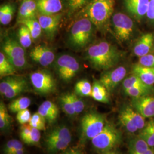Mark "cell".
<instances>
[{"label":"cell","mask_w":154,"mask_h":154,"mask_svg":"<svg viewBox=\"0 0 154 154\" xmlns=\"http://www.w3.org/2000/svg\"><path fill=\"white\" fill-rule=\"evenodd\" d=\"M122 54L116 46L106 41H101L89 46L85 57L94 69L107 71L116 66Z\"/></svg>","instance_id":"cell-1"},{"label":"cell","mask_w":154,"mask_h":154,"mask_svg":"<svg viewBox=\"0 0 154 154\" xmlns=\"http://www.w3.org/2000/svg\"><path fill=\"white\" fill-rule=\"evenodd\" d=\"M116 0H91L82 9L83 15L97 28H103L114 10Z\"/></svg>","instance_id":"cell-2"},{"label":"cell","mask_w":154,"mask_h":154,"mask_svg":"<svg viewBox=\"0 0 154 154\" xmlns=\"http://www.w3.org/2000/svg\"><path fill=\"white\" fill-rule=\"evenodd\" d=\"M93 23L87 18H82L74 22L70 30L69 44L74 49H82L92 41L94 33Z\"/></svg>","instance_id":"cell-3"},{"label":"cell","mask_w":154,"mask_h":154,"mask_svg":"<svg viewBox=\"0 0 154 154\" xmlns=\"http://www.w3.org/2000/svg\"><path fill=\"white\" fill-rule=\"evenodd\" d=\"M121 141V132L113 123L106 122L103 130L91 139V143L94 149L103 153L114 150Z\"/></svg>","instance_id":"cell-4"},{"label":"cell","mask_w":154,"mask_h":154,"mask_svg":"<svg viewBox=\"0 0 154 154\" xmlns=\"http://www.w3.org/2000/svg\"><path fill=\"white\" fill-rule=\"evenodd\" d=\"M106 122L103 115L97 112H89L81 120V140L85 142L91 140L104 128Z\"/></svg>","instance_id":"cell-5"},{"label":"cell","mask_w":154,"mask_h":154,"mask_svg":"<svg viewBox=\"0 0 154 154\" xmlns=\"http://www.w3.org/2000/svg\"><path fill=\"white\" fill-rule=\"evenodd\" d=\"M119 121L127 131L134 134L140 131L145 126V118L140 115L131 106H125L119 114Z\"/></svg>","instance_id":"cell-6"},{"label":"cell","mask_w":154,"mask_h":154,"mask_svg":"<svg viewBox=\"0 0 154 154\" xmlns=\"http://www.w3.org/2000/svg\"><path fill=\"white\" fill-rule=\"evenodd\" d=\"M112 23L114 34L119 41L126 42L132 37L134 24L128 16L122 13H115L112 17Z\"/></svg>","instance_id":"cell-7"},{"label":"cell","mask_w":154,"mask_h":154,"mask_svg":"<svg viewBox=\"0 0 154 154\" xmlns=\"http://www.w3.org/2000/svg\"><path fill=\"white\" fill-rule=\"evenodd\" d=\"M54 66L60 78L65 82L72 79L77 75L80 69L77 59L68 54L60 55L55 60Z\"/></svg>","instance_id":"cell-8"},{"label":"cell","mask_w":154,"mask_h":154,"mask_svg":"<svg viewBox=\"0 0 154 154\" xmlns=\"http://www.w3.org/2000/svg\"><path fill=\"white\" fill-rule=\"evenodd\" d=\"M27 89L28 83L23 77L9 76L0 83L1 94L9 99L16 97Z\"/></svg>","instance_id":"cell-9"},{"label":"cell","mask_w":154,"mask_h":154,"mask_svg":"<svg viewBox=\"0 0 154 154\" xmlns=\"http://www.w3.org/2000/svg\"><path fill=\"white\" fill-rule=\"evenodd\" d=\"M33 88L38 93L49 94L55 89V81L52 75L46 71L38 70L30 75Z\"/></svg>","instance_id":"cell-10"},{"label":"cell","mask_w":154,"mask_h":154,"mask_svg":"<svg viewBox=\"0 0 154 154\" xmlns=\"http://www.w3.org/2000/svg\"><path fill=\"white\" fill-rule=\"evenodd\" d=\"M127 72L126 67L120 66L103 73L99 81L108 91L111 92L124 79L126 75Z\"/></svg>","instance_id":"cell-11"},{"label":"cell","mask_w":154,"mask_h":154,"mask_svg":"<svg viewBox=\"0 0 154 154\" xmlns=\"http://www.w3.org/2000/svg\"><path fill=\"white\" fill-rule=\"evenodd\" d=\"M2 52L8 60L15 65L25 57V51L21 45L12 38H7L2 45Z\"/></svg>","instance_id":"cell-12"},{"label":"cell","mask_w":154,"mask_h":154,"mask_svg":"<svg viewBox=\"0 0 154 154\" xmlns=\"http://www.w3.org/2000/svg\"><path fill=\"white\" fill-rule=\"evenodd\" d=\"M131 106L145 118L154 117V94L132 98Z\"/></svg>","instance_id":"cell-13"},{"label":"cell","mask_w":154,"mask_h":154,"mask_svg":"<svg viewBox=\"0 0 154 154\" xmlns=\"http://www.w3.org/2000/svg\"><path fill=\"white\" fill-rule=\"evenodd\" d=\"M30 57L42 66H48L55 61V54L49 48L42 45L34 47L30 52Z\"/></svg>","instance_id":"cell-14"},{"label":"cell","mask_w":154,"mask_h":154,"mask_svg":"<svg viewBox=\"0 0 154 154\" xmlns=\"http://www.w3.org/2000/svg\"><path fill=\"white\" fill-rule=\"evenodd\" d=\"M37 18L42 30L50 37H53L57 32L61 22L62 14L60 13L45 15L37 14Z\"/></svg>","instance_id":"cell-15"},{"label":"cell","mask_w":154,"mask_h":154,"mask_svg":"<svg viewBox=\"0 0 154 154\" xmlns=\"http://www.w3.org/2000/svg\"><path fill=\"white\" fill-rule=\"evenodd\" d=\"M149 0H124L127 12L134 19L140 21L146 16Z\"/></svg>","instance_id":"cell-16"},{"label":"cell","mask_w":154,"mask_h":154,"mask_svg":"<svg viewBox=\"0 0 154 154\" xmlns=\"http://www.w3.org/2000/svg\"><path fill=\"white\" fill-rule=\"evenodd\" d=\"M154 36L152 33L143 34L134 45V53L139 57L150 54L154 48Z\"/></svg>","instance_id":"cell-17"},{"label":"cell","mask_w":154,"mask_h":154,"mask_svg":"<svg viewBox=\"0 0 154 154\" xmlns=\"http://www.w3.org/2000/svg\"><path fill=\"white\" fill-rule=\"evenodd\" d=\"M38 13L45 15L58 14L63 8L61 0H36Z\"/></svg>","instance_id":"cell-18"},{"label":"cell","mask_w":154,"mask_h":154,"mask_svg":"<svg viewBox=\"0 0 154 154\" xmlns=\"http://www.w3.org/2000/svg\"><path fill=\"white\" fill-rule=\"evenodd\" d=\"M37 14L36 0H22L18 13V21L37 17Z\"/></svg>","instance_id":"cell-19"},{"label":"cell","mask_w":154,"mask_h":154,"mask_svg":"<svg viewBox=\"0 0 154 154\" xmlns=\"http://www.w3.org/2000/svg\"><path fill=\"white\" fill-rule=\"evenodd\" d=\"M37 112L45 118L46 121L53 123L58 117L59 109L55 103L50 100H46L40 105Z\"/></svg>","instance_id":"cell-20"},{"label":"cell","mask_w":154,"mask_h":154,"mask_svg":"<svg viewBox=\"0 0 154 154\" xmlns=\"http://www.w3.org/2000/svg\"><path fill=\"white\" fill-rule=\"evenodd\" d=\"M132 74L138 76L144 83L149 86H154V68L144 67L135 64L132 69Z\"/></svg>","instance_id":"cell-21"},{"label":"cell","mask_w":154,"mask_h":154,"mask_svg":"<svg viewBox=\"0 0 154 154\" xmlns=\"http://www.w3.org/2000/svg\"><path fill=\"white\" fill-rule=\"evenodd\" d=\"M91 97L99 102L103 103H109L108 91L99 81H95L94 82Z\"/></svg>","instance_id":"cell-22"},{"label":"cell","mask_w":154,"mask_h":154,"mask_svg":"<svg viewBox=\"0 0 154 154\" xmlns=\"http://www.w3.org/2000/svg\"><path fill=\"white\" fill-rule=\"evenodd\" d=\"M149 148L146 142L138 135L131 138L128 143L129 154H144Z\"/></svg>","instance_id":"cell-23"},{"label":"cell","mask_w":154,"mask_h":154,"mask_svg":"<svg viewBox=\"0 0 154 154\" xmlns=\"http://www.w3.org/2000/svg\"><path fill=\"white\" fill-rule=\"evenodd\" d=\"M138 136L145 140L150 147H154V117L146 122L144 127L139 131Z\"/></svg>","instance_id":"cell-24"},{"label":"cell","mask_w":154,"mask_h":154,"mask_svg":"<svg viewBox=\"0 0 154 154\" xmlns=\"http://www.w3.org/2000/svg\"><path fill=\"white\" fill-rule=\"evenodd\" d=\"M48 151L50 154H55L67 149L70 143L59 139L46 137L45 139Z\"/></svg>","instance_id":"cell-25"},{"label":"cell","mask_w":154,"mask_h":154,"mask_svg":"<svg viewBox=\"0 0 154 154\" xmlns=\"http://www.w3.org/2000/svg\"><path fill=\"white\" fill-rule=\"evenodd\" d=\"M18 22L21 25H25L28 27L31 33L33 40H35L40 37L42 29L37 17L23 20Z\"/></svg>","instance_id":"cell-26"},{"label":"cell","mask_w":154,"mask_h":154,"mask_svg":"<svg viewBox=\"0 0 154 154\" xmlns=\"http://www.w3.org/2000/svg\"><path fill=\"white\" fill-rule=\"evenodd\" d=\"M16 68L12 65L3 52L0 53V76L9 77L13 75L16 72Z\"/></svg>","instance_id":"cell-27"},{"label":"cell","mask_w":154,"mask_h":154,"mask_svg":"<svg viewBox=\"0 0 154 154\" xmlns=\"http://www.w3.org/2000/svg\"><path fill=\"white\" fill-rule=\"evenodd\" d=\"M46 137L62 139L69 143L72 140V134L69 128L65 126H60L53 128Z\"/></svg>","instance_id":"cell-28"},{"label":"cell","mask_w":154,"mask_h":154,"mask_svg":"<svg viewBox=\"0 0 154 154\" xmlns=\"http://www.w3.org/2000/svg\"><path fill=\"white\" fill-rule=\"evenodd\" d=\"M31 104V100L28 97H20L12 100L8 105V109L13 113L28 109Z\"/></svg>","instance_id":"cell-29"},{"label":"cell","mask_w":154,"mask_h":154,"mask_svg":"<svg viewBox=\"0 0 154 154\" xmlns=\"http://www.w3.org/2000/svg\"><path fill=\"white\" fill-rule=\"evenodd\" d=\"M125 93L132 98H137L143 96L154 94V86L148 88H130L124 89Z\"/></svg>","instance_id":"cell-30"},{"label":"cell","mask_w":154,"mask_h":154,"mask_svg":"<svg viewBox=\"0 0 154 154\" xmlns=\"http://www.w3.org/2000/svg\"><path fill=\"white\" fill-rule=\"evenodd\" d=\"M14 7L10 4L1 6L0 8V22L6 25L11 22L14 13Z\"/></svg>","instance_id":"cell-31"},{"label":"cell","mask_w":154,"mask_h":154,"mask_svg":"<svg viewBox=\"0 0 154 154\" xmlns=\"http://www.w3.org/2000/svg\"><path fill=\"white\" fill-rule=\"evenodd\" d=\"M18 37L19 43L24 49L29 48L32 44L33 38L27 26L22 25L18 30Z\"/></svg>","instance_id":"cell-32"},{"label":"cell","mask_w":154,"mask_h":154,"mask_svg":"<svg viewBox=\"0 0 154 154\" xmlns=\"http://www.w3.org/2000/svg\"><path fill=\"white\" fill-rule=\"evenodd\" d=\"M60 103L62 110L67 115L72 116L75 114L70 94H65L62 95L60 98Z\"/></svg>","instance_id":"cell-33"},{"label":"cell","mask_w":154,"mask_h":154,"mask_svg":"<svg viewBox=\"0 0 154 154\" xmlns=\"http://www.w3.org/2000/svg\"><path fill=\"white\" fill-rule=\"evenodd\" d=\"M92 91V85L87 80L78 81L75 85V92L79 96H91Z\"/></svg>","instance_id":"cell-34"},{"label":"cell","mask_w":154,"mask_h":154,"mask_svg":"<svg viewBox=\"0 0 154 154\" xmlns=\"http://www.w3.org/2000/svg\"><path fill=\"white\" fill-rule=\"evenodd\" d=\"M11 123V118L9 115L5 105L2 102L0 103V128L2 131L9 128Z\"/></svg>","instance_id":"cell-35"},{"label":"cell","mask_w":154,"mask_h":154,"mask_svg":"<svg viewBox=\"0 0 154 154\" xmlns=\"http://www.w3.org/2000/svg\"><path fill=\"white\" fill-rule=\"evenodd\" d=\"M149 85H147L137 75L132 74V75L127 77L123 80V89L130 88H148Z\"/></svg>","instance_id":"cell-36"},{"label":"cell","mask_w":154,"mask_h":154,"mask_svg":"<svg viewBox=\"0 0 154 154\" xmlns=\"http://www.w3.org/2000/svg\"><path fill=\"white\" fill-rule=\"evenodd\" d=\"M91 0H65L69 15H72L75 11L83 8Z\"/></svg>","instance_id":"cell-37"},{"label":"cell","mask_w":154,"mask_h":154,"mask_svg":"<svg viewBox=\"0 0 154 154\" xmlns=\"http://www.w3.org/2000/svg\"><path fill=\"white\" fill-rule=\"evenodd\" d=\"M46 119L41 115H40L38 112L34 113L29 122V124L31 126L39 130H45L46 129Z\"/></svg>","instance_id":"cell-38"},{"label":"cell","mask_w":154,"mask_h":154,"mask_svg":"<svg viewBox=\"0 0 154 154\" xmlns=\"http://www.w3.org/2000/svg\"><path fill=\"white\" fill-rule=\"evenodd\" d=\"M40 139H41L40 130L33 127L32 132L30 134L28 138L23 140V142L26 144H29V145H37L39 142Z\"/></svg>","instance_id":"cell-39"},{"label":"cell","mask_w":154,"mask_h":154,"mask_svg":"<svg viewBox=\"0 0 154 154\" xmlns=\"http://www.w3.org/2000/svg\"><path fill=\"white\" fill-rule=\"evenodd\" d=\"M32 116L30 111L26 109L18 112L17 113L16 119L20 124L24 125L29 122Z\"/></svg>","instance_id":"cell-40"},{"label":"cell","mask_w":154,"mask_h":154,"mask_svg":"<svg viewBox=\"0 0 154 154\" xmlns=\"http://www.w3.org/2000/svg\"><path fill=\"white\" fill-rule=\"evenodd\" d=\"M71 98L75 111V114H79L82 112L85 108V104L76 94L71 93Z\"/></svg>","instance_id":"cell-41"},{"label":"cell","mask_w":154,"mask_h":154,"mask_svg":"<svg viewBox=\"0 0 154 154\" xmlns=\"http://www.w3.org/2000/svg\"><path fill=\"white\" fill-rule=\"evenodd\" d=\"M138 63L141 66L154 68V54H149L140 57Z\"/></svg>","instance_id":"cell-42"},{"label":"cell","mask_w":154,"mask_h":154,"mask_svg":"<svg viewBox=\"0 0 154 154\" xmlns=\"http://www.w3.org/2000/svg\"><path fill=\"white\" fill-rule=\"evenodd\" d=\"M32 129H33V127L31 126L29 123L22 125V126L21 127V130H20V138L22 139L23 141L28 138L30 134L32 132Z\"/></svg>","instance_id":"cell-43"},{"label":"cell","mask_w":154,"mask_h":154,"mask_svg":"<svg viewBox=\"0 0 154 154\" xmlns=\"http://www.w3.org/2000/svg\"><path fill=\"white\" fill-rule=\"evenodd\" d=\"M146 17L151 22L154 23V0L149 1V8Z\"/></svg>","instance_id":"cell-44"},{"label":"cell","mask_w":154,"mask_h":154,"mask_svg":"<svg viewBox=\"0 0 154 154\" xmlns=\"http://www.w3.org/2000/svg\"><path fill=\"white\" fill-rule=\"evenodd\" d=\"M15 142V139H11L9 140L6 143L4 148V152L5 154H8L11 152L12 149L14 147Z\"/></svg>","instance_id":"cell-45"},{"label":"cell","mask_w":154,"mask_h":154,"mask_svg":"<svg viewBox=\"0 0 154 154\" xmlns=\"http://www.w3.org/2000/svg\"><path fill=\"white\" fill-rule=\"evenodd\" d=\"M63 154H81L79 150L75 149H72L66 151L65 153Z\"/></svg>","instance_id":"cell-46"},{"label":"cell","mask_w":154,"mask_h":154,"mask_svg":"<svg viewBox=\"0 0 154 154\" xmlns=\"http://www.w3.org/2000/svg\"><path fill=\"white\" fill-rule=\"evenodd\" d=\"M24 154V149H18L17 151H16L13 152H12L10 154Z\"/></svg>","instance_id":"cell-47"},{"label":"cell","mask_w":154,"mask_h":154,"mask_svg":"<svg viewBox=\"0 0 154 154\" xmlns=\"http://www.w3.org/2000/svg\"><path fill=\"white\" fill-rule=\"evenodd\" d=\"M144 154H154V147H150Z\"/></svg>","instance_id":"cell-48"},{"label":"cell","mask_w":154,"mask_h":154,"mask_svg":"<svg viewBox=\"0 0 154 154\" xmlns=\"http://www.w3.org/2000/svg\"><path fill=\"white\" fill-rule=\"evenodd\" d=\"M101 154H119L118 152L114 150H111L110 151H107L106 152H103V153H101Z\"/></svg>","instance_id":"cell-49"}]
</instances>
